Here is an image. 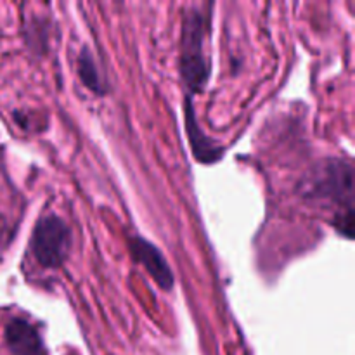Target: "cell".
Wrapping results in <instances>:
<instances>
[{
	"label": "cell",
	"instance_id": "1",
	"mask_svg": "<svg viewBox=\"0 0 355 355\" xmlns=\"http://www.w3.org/2000/svg\"><path fill=\"white\" fill-rule=\"evenodd\" d=\"M208 37H210V12H207V6H191L184 14L179 62L187 97L201 92L210 78L211 66L210 54H208Z\"/></svg>",
	"mask_w": 355,
	"mask_h": 355
},
{
	"label": "cell",
	"instance_id": "2",
	"mask_svg": "<svg viewBox=\"0 0 355 355\" xmlns=\"http://www.w3.org/2000/svg\"><path fill=\"white\" fill-rule=\"evenodd\" d=\"M305 196L328 200L342 205L343 210H354V170L349 163L329 159L312 170L305 180Z\"/></svg>",
	"mask_w": 355,
	"mask_h": 355
},
{
	"label": "cell",
	"instance_id": "3",
	"mask_svg": "<svg viewBox=\"0 0 355 355\" xmlns=\"http://www.w3.org/2000/svg\"><path fill=\"white\" fill-rule=\"evenodd\" d=\"M71 229L59 215L49 214L37 222L31 232L30 248L35 260L45 269H58L71 252Z\"/></svg>",
	"mask_w": 355,
	"mask_h": 355
},
{
	"label": "cell",
	"instance_id": "4",
	"mask_svg": "<svg viewBox=\"0 0 355 355\" xmlns=\"http://www.w3.org/2000/svg\"><path fill=\"white\" fill-rule=\"evenodd\" d=\"M127 241L132 260L141 263L146 269V272L153 277V281L162 290L172 291L173 284H175L173 270L168 266V262H166L165 255L159 252L158 246H155L151 241H148V239H144L139 234L128 236Z\"/></svg>",
	"mask_w": 355,
	"mask_h": 355
},
{
	"label": "cell",
	"instance_id": "5",
	"mask_svg": "<svg viewBox=\"0 0 355 355\" xmlns=\"http://www.w3.org/2000/svg\"><path fill=\"white\" fill-rule=\"evenodd\" d=\"M3 342L10 355H47L44 338L26 319H10L3 329Z\"/></svg>",
	"mask_w": 355,
	"mask_h": 355
},
{
	"label": "cell",
	"instance_id": "6",
	"mask_svg": "<svg viewBox=\"0 0 355 355\" xmlns=\"http://www.w3.org/2000/svg\"><path fill=\"white\" fill-rule=\"evenodd\" d=\"M186 127H187V135H189V144L193 149V155L198 162L201 163H215L217 159H220L222 156V148H218L210 137L205 135V132L201 130L200 125H198L196 116H194L193 106L186 104Z\"/></svg>",
	"mask_w": 355,
	"mask_h": 355
},
{
	"label": "cell",
	"instance_id": "7",
	"mask_svg": "<svg viewBox=\"0 0 355 355\" xmlns=\"http://www.w3.org/2000/svg\"><path fill=\"white\" fill-rule=\"evenodd\" d=\"M76 64H78V76L83 85L90 92L97 94V96H104L107 92V80L99 69V66H97L96 58H94L92 51L89 47H83L80 51Z\"/></svg>",
	"mask_w": 355,
	"mask_h": 355
}]
</instances>
